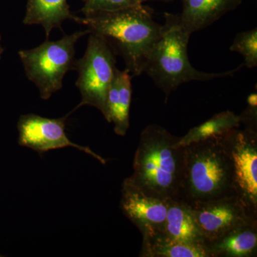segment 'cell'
<instances>
[{"label":"cell","mask_w":257,"mask_h":257,"mask_svg":"<svg viewBox=\"0 0 257 257\" xmlns=\"http://www.w3.org/2000/svg\"><path fill=\"white\" fill-rule=\"evenodd\" d=\"M153 2V1H156V2H165V3H170V2H172L173 0H141L142 3H146V2Z\"/></svg>","instance_id":"cell-21"},{"label":"cell","mask_w":257,"mask_h":257,"mask_svg":"<svg viewBox=\"0 0 257 257\" xmlns=\"http://www.w3.org/2000/svg\"><path fill=\"white\" fill-rule=\"evenodd\" d=\"M218 138L229 157L235 194L257 217V128L240 126Z\"/></svg>","instance_id":"cell-7"},{"label":"cell","mask_w":257,"mask_h":257,"mask_svg":"<svg viewBox=\"0 0 257 257\" xmlns=\"http://www.w3.org/2000/svg\"><path fill=\"white\" fill-rule=\"evenodd\" d=\"M184 147L183 176L177 199L191 204L236 195L229 157L219 138Z\"/></svg>","instance_id":"cell-4"},{"label":"cell","mask_w":257,"mask_h":257,"mask_svg":"<svg viewBox=\"0 0 257 257\" xmlns=\"http://www.w3.org/2000/svg\"><path fill=\"white\" fill-rule=\"evenodd\" d=\"M133 77L127 69L121 71L116 68L108 92V122L114 124V133L119 136L126 135L130 128Z\"/></svg>","instance_id":"cell-12"},{"label":"cell","mask_w":257,"mask_h":257,"mask_svg":"<svg viewBox=\"0 0 257 257\" xmlns=\"http://www.w3.org/2000/svg\"><path fill=\"white\" fill-rule=\"evenodd\" d=\"M162 232L179 242L205 245L192 208L180 199H169L165 229Z\"/></svg>","instance_id":"cell-13"},{"label":"cell","mask_w":257,"mask_h":257,"mask_svg":"<svg viewBox=\"0 0 257 257\" xmlns=\"http://www.w3.org/2000/svg\"><path fill=\"white\" fill-rule=\"evenodd\" d=\"M189 205L206 246L235 228L257 222L256 216L235 194Z\"/></svg>","instance_id":"cell-8"},{"label":"cell","mask_w":257,"mask_h":257,"mask_svg":"<svg viewBox=\"0 0 257 257\" xmlns=\"http://www.w3.org/2000/svg\"><path fill=\"white\" fill-rule=\"evenodd\" d=\"M67 0H28L23 23L26 25H40L47 39L54 29H60L66 20H74Z\"/></svg>","instance_id":"cell-15"},{"label":"cell","mask_w":257,"mask_h":257,"mask_svg":"<svg viewBox=\"0 0 257 257\" xmlns=\"http://www.w3.org/2000/svg\"><path fill=\"white\" fill-rule=\"evenodd\" d=\"M121 209L143 236L165 229L168 200L148 195L126 178L121 189Z\"/></svg>","instance_id":"cell-10"},{"label":"cell","mask_w":257,"mask_h":257,"mask_svg":"<svg viewBox=\"0 0 257 257\" xmlns=\"http://www.w3.org/2000/svg\"><path fill=\"white\" fill-rule=\"evenodd\" d=\"M179 138L158 124L148 125L140 135L128 179L148 195L177 199L184 170V147H176Z\"/></svg>","instance_id":"cell-2"},{"label":"cell","mask_w":257,"mask_h":257,"mask_svg":"<svg viewBox=\"0 0 257 257\" xmlns=\"http://www.w3.org/2000/svg\"><path fill=\"white\" fill-rule=\"evenodd\" d=\"M4 47H3V45H2V36L1 34H0V60H1L2 57H3V53H4Z\"/></svg>","instance_id":"cell-20"},{"label":"cell","mask_w":257,"mask_h":257,"mask_svg":"<svg viewBox=\"0 0 257 257\" xmlns=\"http://www.w3.org/2000/svg\"><path fill=\"white\" fill-rule=\"evenodd\" d=\"M89 35L84 55L74 64V70L78 73L75 84L81 101L72 111L84 105L94 106L109 121L106 101L116 68V54L105 38L92 32Z\"/></svg>","instance_id":"cell-6"},{"label":"cell","mask_w":257,"mask_h":257,"mask_svg":"<svg viewBox=\"0 0 257 257\" xmlns=\"http://www.w3.org/2000/svg\"><path fill=\"white\" fill-rule=\"evenodd\" d=\"M84 3L81 10L83 15L97 13V12L111 11L136 6L143 4L141 0H82Z\"/></svg>","instance_id":"cell-19"},{"label":"cell","mask_w":257,"mask_h":257,"mask_svg":"<svg viewBox=\"0 0 257 257\" xmlns=\"http://www.w3.org/2000/svg\"><path fill=\"white\" fill-rule=\"evenodd\" d=\"M206 246L211 257L256 256L257 222L235 228Z\"/></svg>","instance_id":"cell-14"},{"label":"cell","mask_w":257,"mask_h":257,"mask_svg":"<svg viewBox=\"0 0 257 257\" xmlns=\"http://www.w3.org/2000/svg\"><path fill=\"white\" fill-rule=\"evenodd\" d=\"M230 51L237 52L243 57L247 68L252 69L257 66V29L238 33L230 46Z\"/></svg>","instance_id":"cell-18"},{"label":"cell","mask_w":257,"mask_h":257,"mask_svg":"<svg viewBox=\"0 0 257 257\" xmlns=\"http://www.w3.org/2000/svg\"><path fill=\"white\" fill-rule=\"evenodd\" d=\"M192 34L182 27L179 15L165 13L162 36L147 57L143 73H146L163 91L166 101L179 86L190 82H207L230 77L243 65L228 72H201L193 67L188 56V44Z\"/></svg>","instance_id":"cell-3"},{"label":"cell","mask_w":257,"mask_h":257,"mask_svg":"<svg viewBox=\"0 0 257 257\" xmlns=\"http://www.w3.org/2000/svg\"><path fill=\"white\" fill-rule=\"evenodd\" d=\"M89 33L87 29L74 32L57 41L46 40L35 48L19 51L27 77L39 89L42 99L47 100L62 89L64 76L74 70L76 44Z\"/></svg>","instance_id":"cell-5"},{"label":"cell","mask_w":257,"mask_h":257,"mask_svg":"<svg viewBox=\"0 0 257 257\" xmlns=\"http://www.w3.org/2000/svg\"><path fill=\"white\" fill-rule=\"evenodd\" d=\"M69 115L57 119L44 117L32 113L21 115L18 122L19 145L40 154L57 149L74 147L105 165L106 160L94 153L89 147L81 146L69 140L65 132L66 121Z\"/></svg>","instance_id":"cell-9"},{"label":"cell","mask_w":257,"mask_h":257,"mask_svg":"<svg viewBox=\"0 0 257 257\" xmlns=\"http://www.w3.org/2000/svg\"><path fill=\"white\" fill-rule=\"evenodd\" d=\"M143 257H211L205 245L189 244L170 239L163 232L143 236Z\"/></svg>","instance_id":"cell-16"},{"label":"cell","mask_w":257,"mask_h":257,"mask_svg":"<svg viewBox=\"0 0 257 257\" xmlns=\"http://www.w3.org/2000/svg\"><path fill=\"white\" fill-rule=\"evenodd\" d=\"M182 11L179 15L181 25L187 32L204 30L233 11L243 0H181Z\"/></svg>","instance_id":"cell-11"},{"label":"cell","mask_w":257,"mask_h":257,"mask_svg":"<svg viewBox=\"0 0 257 257\" xmlns=\"http://www.w3.org/2000/svg\"><path fill=\"white\" fill-rule=\"evenodd\" d=\"M241 126L239 115L227 110L218 113L202 124L191 128L183 137L179 138L176 147H186L190 144L220 138L231 130Z\"/></svg>","instance_id":"cell-17"},{"label":"cell","mask_w":257,"mask_h":257,"mask_svg":"<svg viewBox=\"0 0 257 257\" xmlns=\"http://www.w3.org/2000/svg\"><path fill=\"white\" fill-rule=\"evenodd\" d=\"M154 12L144 4L79 17L74 22L109 42L121 56L133 77L143 74L147 57L162 36L163 25L156 23Z\"/></svg>","instance_id":"cell-1"}]
</instances>
